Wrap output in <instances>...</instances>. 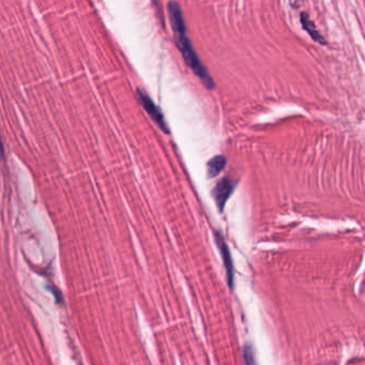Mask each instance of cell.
Segmentation results:
<instances>
[{
    "label": "cell",
    "instance_id": "cell-1",
    "mask_svg": "<svg viewBox=\"0 0 365 365\" xmlns=\"http://www.w3.org/2000/svg\"><path fill=\"white\" fill-rule=\"evenodd\" d=\"M169 13L173 35H175L176 43H177V46L180 51L183 59H185L187 66L190 67L191 70L194 72V74L198 76L203 84L208 90H213L216 87V84L211 78L206 67L203 65L201 59H199L198 55L195 52L190 37H187L185 17H183L182 11H181V8L179 7L178 3H173V1L169 3Z\"/></svg>",
    "mask_w": 365,
    "mask_h": 365
},
{
    "label": "cell",
    "instance_id": "cell-4",
    "mask_svg": "<svg viewBox=\"0 0 365 365\" xmlns=\"http://www.w3.org/2000/svg\"><path fill=\"white\" fill-rule=\"evenodd\" d=\"M214 239H216V244L220 250L221 255H222L223 262H224L225 270H226V276H228V282L230 287L234 288V265H232V255H230V251L228 248V244L225 241L224 237L222 236L220 232H214Z\"/></svg>",
    "mask_w": 365,
    "mask_h": 365
},
{
    "label": "cell",
    "instance_id": "cell-7",
    "mask_svg": "<svg viewBox=\"0 0 365 365\" xmlns=\"http://www.w3.org/2000/svg\"><path fill=\"white\" fill-rule=\"evenodd\" d=\"M244 360L246 363H254V351L251 346H246L244 351Z\"/></svg>",
    "mask_w": 365,
    "mask_h": 365
},
{
    "label": "cell",
    "instance_id": "cell-3",
    "mask_svg": "<svg viewBox=\"0 0 365 365\" xmlns=\"http://www.w3.org/2000/svg\"><path fill=\"white\" fill-rule=\"evenodd\" d=\"M236 182L230 178H223L217 183L216 187L212 190V196L216 201L217 206L221 212L224 211L225 205L234 193Z\"/></svg>",
    "mask_w": 365,
    "mask_h": 365
},
{
    "label": "cell",
    "instance_id": "cell-2",
    "mask_svg": "<svg viewBox=\"0 0 365 365\" xmlns=\"http://www.w3.org/2000/svg\"><path fill=\"white\" fill-rule=\"evenodd\" d=\"M137 99L139 101V103L143 106L144 110L147 112L148 115L150 118L153 120V122L157 124L158 127L164 132V133L169 134V130L167 127V121H165L164 115L162 114L161 110L155 105V102L151 100L147 92H144L143 90H137Z\"/></svg>",
    "mask_w": 365,
    "mask_h": 365
},
{
    "label": "cell",
    "instance_id": "cell-5",
    "mask_svg": "<svg viewBox=\"0 0 365 365\" xmlns=\"http://www.w3.org/2000/svg\"><path fill=\"white\" fill-rule=\"evenodd\" d=\"M226 158L224 155H217L212 158L210 161L207 163V175L209 178H214L221 171L226 167Z\"/></svg>",
    "mask_w": 365,
    "mask_h": 365
},
{
    "label": "cell",
    "instance_id": "cell-6",
    "mask_svg": "<svg viewBox=\"0 0 365 365\" xmlns=\"http://www.w3.org/2000/svg\"><path fill=\"white\" fill-rule=\"evenodd\" d=\"M47 289L54 296L57 305H64V297H62V294L59 289H57L54 285H47Z\"/></svg>",
    "mask_w": 365,
    "mask_h": 365
}]
</instances>
